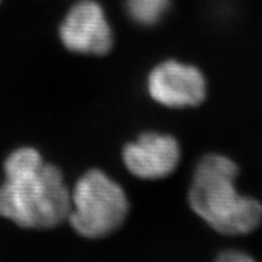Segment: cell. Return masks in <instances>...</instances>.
Wrapping results in <instances>:
<instances>
[{
	"mask_svg": "<svg viewBox=\"0 0 262 262\" xmlns=\"http://www.w3.org/2000/svg\"><path fill=\"white\" fill-rule=\"evenodd\" d=\"M59 37L70 52L86 56H104L115 44L111 21L97 0L73 4L60 23Z\"/></svg>",
	"mask_w": 262,
	"mask_h": 262,
	"instance_id": "cell-4",
	"label": "cell"
},
{
	"mask_svg": "<svg viewBox=\"0 0 262 262\" xmlns=\"http://www.w3.org/2000/svg\"><path fill=\"white\" fill-rule=\"evenodd\" d=\"M128 213L126 192L104 170H86L71 189L67 221L84 238L111 236L125 223Z\"/></svg>",
	"mask_w": 262,
	"mask_h": 262,
	"instance_id": "cell-3",
	"label": "cell"
},
{
	"mask_svg": "<svg viewBox=\"0 0 262 262\" xmlns=\"http://www.w3.org/2000/svg\"><path fill=\"white\" fill-rule=\"evenodd\" d=\"M0 217L26 229L47 230L67 221L71 189L63 172L35 148L13 150L4 163Z\"/></svg>",
	"mask_w": 262,
	"mask_h": 262,
	"instance_id": "cell-1",
	"label": "cell"
},
{
	"mask_svg": "<svg viewBox=\"0 0 262 262\" xmlns=\"http://www.w3.org/2000/svg\"><path fill=\"white\" fill-rule=\"evenodd\" d=\"M181 160L176 137L168 133L145 132L123 149V163L130 174L140 180L155 181L172 174Z\"/></svg>",
	"mask_w": 262,
	"mask_h": 262,
	"instance_id": "cell-6",
	"label": "cell"
},
{
	"mask_svg": "<svg viewBox=\"0 0 262 262\" xmlns=\"http://www.w3.org/2000/svg\"><path fill=\"white\" fill-rule=\"evenodd\" d=\"M0 2H2V0H0Z\"/></svg>",
	"mask_w": 262,
	"mask_h": 262,
	"instance_id": "cell-9",
	"label": "cell"
},
{
	"mask_svg": "<svg viewBox=\"0 0 262 262\" xmlns=\"http://www.w3.org/2000/svg\"><path fill=\"white\" fill-rule=\"evenodd\" d=\"M214 262H257L250 254L241 250H225L220 253Z\"/></svg>",
	"mask_w": 262,
	"mask_h": 262,
	"instance_id": "cell-8",
	"label": "cell"
},
{
	"mask_svg": "<svg viewBox=\"0 0 262 262\" xmlns=\"http://www.w3.org/2000/svg\"><path fill=\"white\" fill-rule=\"evenodd\" d=\"M237 176L238 168L232 159L206 155L197 163L188 192L193 212L224 236H245L262 223L261 203L239 194Z\"/></svg>",
	"mask_w": 262,
	"mask_h": 262,
	"instance_id": "cell-2",
	"label": "cell"
},
{
	"mask_svg": "<svg viewBox=\"0 0 262 262\" xmlns=\"http://www.w3.org/2000/svg\"><path fill=\"white\" fill-rule=\"evenodd\" d=\"M172 0H124L125 12L132 21L144 27L156 26L169 11Z\"/></svg>",
	"mask_w": 262,
	"mask_h": 262,
	"instance_id": "cell-7",
	"label": "cell"
},
{
	"mask_svg": "<svg viewBox=\"0 0 262 262\" xmlns=\"http://www.w3.org/2000/svg\"><path fill=\"white\" fill-rule=\"evenodd\" d=\"M208 84L204 73L192 64L165 60L155 66L146 77V92L150 99L165 108L183 110L203 103Z\"/></svg>",
	"mask_w": 262,
	"mask_h": 262,
	"instance_id": "cell-5",
	"label": "cell"
}]
</instances>
